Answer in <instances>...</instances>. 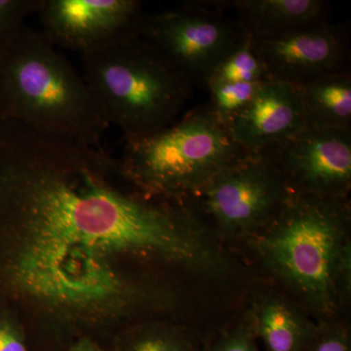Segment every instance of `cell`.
<instances>
[{
	"instance_id": "obj_1",
	"label": "cell",
	"mask_w": 351,
	"mask_h": 351,
	"mask_svg": "<svg viewBox=\"0 0 351 351\" xmlns=\"http://www.w3.org/2000/svg\"><path fill=\"white\" fill-rule=\"evenodd\" d=\"M101 145L0 121V304L18 297L90 308L140 294L115 263L154 257L223 276L228 260L184 205L114 182Z\"/></svg>"
},
{
	"instance_id": "obj_2",
	"label": "cell",
	"mask_w": 351,
	"mask_h": 351,
	"mask_svg": "<svg viewBox=\"0 0 351 351\" xmlns=\"http://www.w3.org/2000/svg\"><path fill=\"white\" fill-rule=\"evenodd\" d=\"M350 216L346 197L291 195L256 232L263 265L321 315H331L350 294Z\"/></svg>"
},
{
	"instance_id": "obj_3",
	"label": "cell",
	"mask_w": 351,
	"mask_h": 351,
	"mask_svg": "<svg viewBox=\"0 0 351 351\" xmlns=\"http://www.w3.org/2000/svg\"><path fill=\"white\" fill-rule=\"evenodd\" d=\"M0 121L91 145L110 127L83 77L25 25L0 57Z\"/></svg>"
},
{
	"instance_id": "obj_4",
	"label": "cell",
	"mask_w": 351,
	"mask_h": 351,
	"mask_svg": "<svg viewBox=\"0 0 351 351\" xmlns=\"http://www.w3.org/2000/svg\"><path fill=\"white\" fill-rule=\"evenodd\" d=\"M83 80L107 120L135 142L177 121L193 84L140 36L82 55Z\"/></svg>"
},
{
	"instance_id": "obj_5",
	"label": "cell",
	"mask_w": 351,
	"mask_h": 351,
	"mask_svg": "<svg viewBox=\"0 0 351 351\" xmlns=\"http://www.w3.org/2000/svg\"><path fill=\"white\" fill-rule=\"evenodd\" d=\"M245 152L211 108H198L163 130L126 143L120 165L147 195L182 200Z\"/></svg>"
},
{
	"instance_id": "obj_6",
	"label": "cell",
	"mask_w": 351,
	"mask_h": 351,
	"mask_svg": "<svg viewBox=\"0 0 351 351\" xmlns=\"http://www.w3.org/2000/svg\"><path fill=\"white\" fill-rule=\"evenodd\" d=\"M290 195L267 152H245L184 198V206L208 217L223 234L237 237L265 228Z\"/></svg>"
},
{
	"instance_id": "obj_7",
	"label": "cell",
	"mask_w": 351,
	"mask_h": 351,
	"mask_svg": "<svg viewBox=\"0 0 351 351\" xmlns=\"http://www.w3.org/2000/svg\"><path fill=\"white\" fill-rule=\"evenodd\" d=\"M244 36L237 22L203 2L145 15L140 32V38L193 85H206L214 69Z\"/></svg>"
},
{
	"instance_id": "obj_8",
	"label": "cell",
	"mask_w": 351,
	"mask_h": 351,
	"mask_svg": "<svg viewBox=\"0 0 351 351\" xmlns=\"http://www.w3.org/2000/svg\"><path fill=\"white\" fill-rule=\"evenodd\" d=\"M265 152L276 162L291 195H348L351 186V127H306Z\"/></svg>"
},
{
	"instance_id": "obj_9",
	"label": "cell",
	"mask_w": 351,
	"mask_h": 351,
	"mask_svg": "<svg viewBox=\"0 0 351 351\" xmlns=\"http://www.w3.org/2000/svg\"><path fill=\"white\" fill-rule=\"evenodd\" d=\"M36 14L53 45L82 56L140 36L145 17L137 0H39Z\"/></svg>"
},
{
	"instance_id": "obj_10",
	"label": "cell",
	"mask_w": 351,
	"mask_h": 351,
	"mask_svg": "<svg viewBox=\"0 0 351 351\" xmlns=\"http://www.w3.org/2000/svg\"><path fill=\"white\" fill-rule=\"evenodd\" d=\"M269 78L298 86L343 71L348 36L327 21L269 38H251Z\"/></svg>"
},
{
	"instance_id": "obj_11",
	"label": "cell",
	"mask_w": 351,
	"mask_h": 351,
	"mask_svg": "<svg viewBox=\"0 0 351 351\" xmlns=\"http://www.w3.org/2000/svg\"><path fill=\"white\" fill-rule=\"evenodd\" d=\"M306 127L297 86L274 78L258 84L250 103L228 125L233 141L247 152L282 144Z\"/></svg>"
},
{
	"instance_id": "obj_12",
	"label": "cell",
	"mask_w": 351,
	"mask_h": 351,
	"mask_svg": "<svg viewBox=\"0 0 351 351\" xmlns=\"http://www.w3.org/2000/svg\"><path fill=\"white\" fill-rule=\"evenodd\" d=\"M233 9L237 25L251 38H269L326 21L327 3L321 0H228L203 2Z\"/></svg>"
},
{
	"instance_id": "obj_13",
	"label": "cell",
	"mask_w": 351,
	"mask_h": 351,
	"mask_svg": "<svg viewBox=\"0 0 351 351\" xmlns=\"http://www.w3.org/2000/svg\"><path fill=\"white\" fill-rule=\"evenodd\" d=\"M249 321L267 351H302L316 328L293 304L276 294L261 297Z\"/></svg>"
},
{
	"instance_id": "obj_14",
	"label": "cell",
	"mask_w": 351,
	"mask_h": 351,
	"mask_svg": "<svg viewBox=\"0 0 351 351\" xmlns=\"http://www.w3.org/2000/svg\"><path fill=\"white\" fill-rule=\"evenodd\" d=\"M306 127L350 128L351 77L346 71L298 85Z\"/></svg>"
},
{
	"instance_id": "obj_15",
	"label": "cell",
	"mask_w": 351,
	"mask_h": 351,
	"mask_svg": "<svg viewBox=\"0 0 351 351\" xmlns=\"http://www.w3.org/2000/svg\"><path fill=\"white\" fill-rule=\"evenodd\" d=\"M267 78L265 64L256 52L250 36L245 34L239 45L214 69L205 86L214 82L258 84Z\"/></svg>"
},
{
	"instance_id": "obj_16",
	"label": "cell",
	"mask_w": 351,
	"mask_h": 351,
	"mask_svg": "<svg viewBox=\"0 0 351 351\" xmlns=\"http://www.w3.org/2000/svg\"><path fill=\"white\" fill-rule=\"evenodd\" d=\"M200 346L189 332L175 328L154 326L127 337L117 351H198Z\"/></svg>"
},
{
	"instance_id": "obj_17",
	"label": "cell",
	"mask_w": 351,
	"mask_h": 351,
	"mask_svg": "<svg viewBox=\"0 0 351 351\" xmlns=\"http://www.w3.org/2000/svg\"><path fill=\"white\" fill-rule=\"evenodd\" d=\"M258 84L251 83L214 82L206 88L211 95L212 112L226 126L252 100Z\"/></svg>"
},
{
	"instance_id": "obj_18",
	"label": "cell",
	"mask_w": 351,
	"mask_h": 351,
	"mask_svg": "<svg viewBox=\"0 0 351 351\" xmlns=\"http://www.w3.org/2000/svg\"><path fill=\"white\" fill-rule=\"evenodd\" d=\"M38 5L39 0H0V57Z\"/></svg>"
},
{
	"instance_id": "obj_19",
	"label": "cell",
	"mask_w": 351,
	"mask_h": 351,
	"mask_svg": "<svg viewBox=\"0 0 351 351\" xmlns=\"http://www.w3.org/2000/svg\"><path fill=\"white\" fill-rule=\"evenodd\" d=\"M198 351H260L250 321L235 325L200 346Z\"/></svg>"
},
{
	"instance_id": "obj_20",
	"label": "cell",
	"mask_w": 351,
	"mask_h": 351,
	"mask_svg": "<svg viewBox=\"0 0 351 351\" xmlns=\"http://www.w3.org/2000/svg\"><path fill=\"white\" fill-rule=\"evenodd\" d=\"M302 351H351L350 332L348 328L337 323L316 325Z\"/></svg>"
},
{
	"instance_id": "obj_21",
	"label": "cell",
	"mask_w": 351,
	"mask_h": 351,
	"mask_svg": "<svg viewBox=\"0 0 351 351\" xmlns=\"http://www.w3.org/2000/svg\"><path fill=\"white\" fill-rule=\"evenodd\" d=\"M0 351H31L19 320L6 304H0Z\"/></svg>"
},
{
	"instance_id": "obj_22",
	"label": "cell",
	"mask_w": 351,
	"mask_h": 351,
	"mask_svg": "<svg viewBox=\"0 0 351 351\" xmlns=\"http://www.w3.org/2000/svg\"><path fill=\"white\" fill-rule=\"evenodd\" d=\"M69 351H106L89 339H80L71 345Z\"/></svg>"
}]
</instances>
